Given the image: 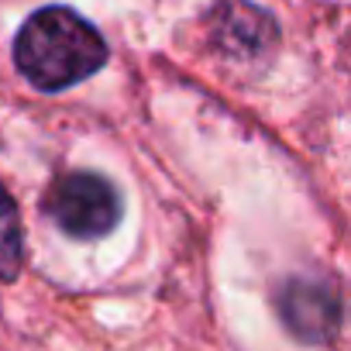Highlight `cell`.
<instances>
[{
	"mask_svg": "<svg viewBox=\"0 0 351 351\" xmlns=\"http://www.w3.org/2000/svg\"><path fill=\"white\" fill-rule=\"evenodd\" d=\"M107 62L104 35L73 8H42L35 11L14 38L18 73L45 93L69 90Z\"/></svg>",
	"mask_w": 351,
	"mask_h": 351,
	"instance_id": "obj_1",
	"label": "cell"
},
{
	"mask_svg": "<svg viewBox=\"0 0 351 351\" xmlns=\"http://www.w3.org/2000/svg\"><path fill=\"white\" fill-rule=\"evenodd\" d=\"M49 217L56 228L76 241H100L110 234L124 214L121 193L110 180L97 172H66L52 183L45 200Z\"/></svg>",
	"mask_w": 351,
	"mask_h": 351,
	"instance_id": "obj_2",
	"label": "cell"
},
{
	"mask_svg": "<svg viewBox=\"0 0 351 351\" xmlns=\"http://www.w3.org/2000/svg\"><path fill=\"white\" fill-rule=\"evenodd\" d=\"M276 306L286 330L303 344H327L341 327V300L334 286L324 279H306V276L286 279L276 296Z\"/></svg>",
	"mask_w": 351,
	"mask_h": 351,
	"instance_id": "obj_3",
	"label": "cell"
},
{
	"mask_svg": "<svg viewBox=\"0 0 351 351\" xmlns=\"http://www.w3.org/2000/svg\"><path fill=\"white\" fill-rule=\"evenodd\" d=\"M217 38H221V49H228L231 56L252 59V56L269 52V45L276 42V25L265 11H258L252 4H238L224 14Z\"/></svg>",
	"mask_w": 351,
	"mask_h": 351,
	"instance_id": "obj_4",
	"label": "cell"
},
{
	"mask_svg": "<svg viewBox=\"0 0 351 351\" xmlns=\"http://www.w3.org/2000/svg\"><path fill=\"white\" fill-rule=\"evenodd\" d=\"M25 262V231L11 193L0 186V282L18 279Z\"/></svg>",
	"mask_w": 351,
	"mask_h": 351,
	"instance_id": "obj_5",
	"label": "cell"
}]
</instances>
